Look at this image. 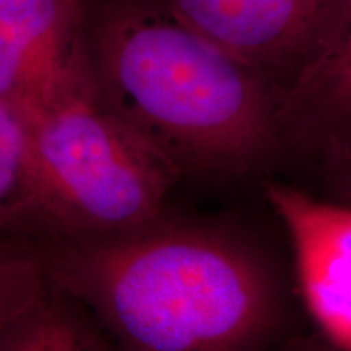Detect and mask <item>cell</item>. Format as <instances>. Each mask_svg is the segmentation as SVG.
I'll return each mask as SVG.
<instances>
[{
	"label": "cell",
	"instance_id": "6da1fadb",
	"mask_svg": "<svg viewBox=\"0 0 351 351\" xmlns=\"http://www.w3.org/2000/svg\"><path fill=\"white\" fill-rule=\"evenodd\" d=\"M21 239L116 351H265L282 327L278 271L228 226L165 213L114 234Z\"/></svg>",
	"mask_w": 351,
	"mask_h": 351
},
{
	"label": "cell",
	"instance_id": "52a82bcc",
	"mask_svg": "<svg viewBox=\"0 0 351 351\" xmlns=\"http://www.w3.org/2000/svg\"><path fill=\"white\" fill-rule=\"evenodd\" d=\"M82 54V0H0V96L36 103Z\"/></svg>",
	"mask_w": 351,
	"mask_h": 351
},
{
	"label": "cell",
	"instance_id": "5b68a950",
	"mask_svg": "<svg viewBox=\"0 0 351 351\" xmlns=\"http://www.w3.org/2000/svg\"><path fill=\"white\" fill-rule=\"evenodd\" d=\"M265 197L288 231L307 311L324 339L351 351V205L274 182Z\"/></svg>",
	"mask_w": 351,
	"mask_h": 351
},
{
	"label": "cell",
	"instance_id": "ba28073f",
	"mask_svg": "<svg viewBox=\"0 0 351 351\" xmlns=\"http://www.w3.org/2000/svg\"><path fill=\"white\" fill-rule=\"evenodd\" d=\"M278 125L287 155L328 166L351 156V15L313 67L280 96Z\"/></svg>",
	"mask_w": 351,
	"mask_h": 351
},
{
	"label": "cell",
	"instance_id": "277c9868",
	"mask_svg": "<svg viewBox=\"0 0 351 351\" xmlns=\"http://www.w3.org/2000/svg\"><path fill=\"white\" fill-rule=\"evenodd\" d=\"M184 21L283 93L351 15V0H163Z\"/></svg>",
	"mask_w": 351,
	"mask_h": 351
},
{
	"label": "cell",
	"instance_id": "8992f818",
	"mask_svg": "<svg viewBox=\"0 0 351 351\" xmlns=\"http://www.w3.org/2000/svg\"><path fill=\"white\" fill-rule=\"evenodd\" d=\"M83 311L52 283L28 241L3 243L0 351H116Z\"/></svg>",
	"mask_w": 351,
	"mask_h": 351
},
{
	"label": "cell",
	"instance_id": "9c48e42d",
	"mask_svg": "<svg viewBox=\"0 0 351 351\" xmlns=\"http://www.w3.org/2000/svg\"><path fill=\"white\" fill-rule=\"evenodd\" d=\"M0 221L15 238L41 230V176L28 101L0 96Z\"/></svg>",
	"mask_w": 351,
	"mask_h": 351
},
{
	"label": "cell",
	"instance_id": "8fae6325",
	"mask_svg": "<svg viewBox=\"0 0 351 351\" xmlns=\"http://www.w3.org/2000/svg\"><path fill=\"white\" fill-rule=\"evenodd\" d=\"M283 351H343L339 346L330 343L328 340H302L298 343L289 345Z\"/></svg>",
	"mask_w": 351,
	"mask_h": 351
},
{
	"label": "cell",
	"instance_id": "30bf717a",
	"mask_svg": "<svg viewBox=\"0 0 351 351\" xmlns=\"http://www.w3.org/2000/svg\"><path fill=\"white\" fill-rule=\"evenodd\" d=\"M330 169L333 173V189H335L337 195L343 204L351 205V156Z\"/></svg>",
	"mask_w": 351,
	"mask_h": 351
},
{
	"label": "cell",
	"instance_id": "3957f363",
	"mask_svg": "<svg viewBox=\"0 0 351 351\" xmlns=\"http://www.w3.org/2000/svg\"><path fill=\"white\" fill-rule=\"evenodd\" d=\"M43 223L36 236H101L163 217L182 171L121 119L80 59L36 103Z\"/></svg>",
	"mask_w": 351,
	"mask_h": 351
},
{
	"label": "cell",
	"instance_id": "7a4b0ae2",
	"mask_svg": "<svg viewBox=\"0 0 351 351\" xmlns=\"http://www.w3.org/2000/svg\"><path fill=\"white\" fill-rule=\"evenodd\" d=\"M82 41L112 111L182 174L241 178L287 155L278 88L163 0H82Z\"/></svg>",
	"mask_w": 351,
	"mask_h": 351
}]
</instances>
